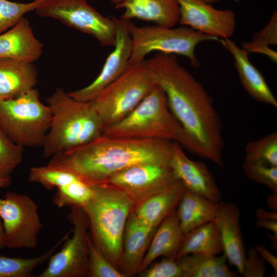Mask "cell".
<instances>
[{"label": "cell", "instance_id": "f6af8a7d", "mask_svg": "<svg viewBox=\"0 0 277 277\" xmlns=\"http://www.w3.org/2000/svg\"><path fill=\"white\" fill-rule=\"evenodd\" d=\"M202 1H203V2L205 3L212 4V3H217L221 0H202Z\"/></svg>", "mask_w": 277, "mask_h": 277}, {"label": "cell", "instance_id": "8992f818", "mask_svg": "<svg viewBox=\"0 0 277 277\" xmlns=\"http://www.w3.org/2000/svg\"><path fill=\"white\" fill-rule=\"evenodd\" d=\"M126 24L131 38L129 66L145 60L149 53L156 51L186 56L192 67L198 68L201 63L195 53L197 45L203 42L219 41L185 26L177 28L156 25L138 26L128 19Z\"/></svg>", "mask_w": 277, "mask_h": 277}, {"label": "cell", "instance_id": "2e32d148", "mask_svg": "<svg viewBox=\"0 0 277 277\" xmlns=\"http://www.w3.org/2000/svg\"><path fill=\"white\" fill-rule=\"evenodd\" d=\"M156 228L139 220L131 212L126 224L117 269L126 276L138 274L141 264Z\"/></svg>", "mask_w": 277, "mask_h": 277}, {"label": "cell", "instance_id": "44dd1931", "mask_svg": "<svg viewBox=\"0 0 277 277\" xmlns=\"http://www.w3.org/2000/svg\"><path fill=\"white\" fill-rule=\"evenodd\" d=\"M115 7L124 10L122 19L149 21L165 27H174L180 17L177 0H123Z\"/></svg>", "mask_w": 277, "mask_h": 277}, {"label": "cell", "instance_id": "9c48e42d", "mask_svg": "<svg viewBox=\"0 0 277 277\" xmlns=\"http://www.w3.org/2000/svg\"><path fill=\"white\" fill-rule=\"evenodd\" d=\"M38 15L58 20L95 38L102 46H114L116 26L112 17L103 16L87 0H45L35 10Z\"/></svg>", "mask_w": 277, "mask_h": 277}, {"label": "cell", "instance_id": "d4e9b609", "mask_svg": "<svg viewBox=\"0 0 277 277\" xmlns=\"http://www.w3.org/2000/svg\"><path fill=\"white\" fill-rule=\"evenodd\" d=\"M223 246L214 221L196 227L184 234L176 260L192 253L216 255Z\"/></svg>", "mask_w": 277, "mask_h": 277}, {"label": "cell", "instance_id": "e0dca14e", "mask_svg": "<svg viewBox=\"0 0 277 277\" xmlns=\"http://www.w3.org/2000/svg\"><path fill=\"white\" fill-rule=\"evenodd\" d=\"M240 210L233 203H218L214 222L222 240L223 252L227 260L235 266L240 274L246 258L240 225Z\"/></svg>", "mask_w": 277, "mask_h": 277}, {"label": "cell", "instance_id": "ba28073f", "mask_svg": "<svg viewBox=\"0 0 277 277\" xmlns=\"http://www.w3.org/2000/svg\"><path fill=\"white\" fill-rule=\"evenodd\" d=\"M156 85L146 60L129 66L123 75L90 102L103 130L130 113Z\"/></svg>", "mask_w": 277, "mask_h": 277}, {"label": "cell", "instance_id": "5b68a950", "mask_svg": "<svg viewBox=\"0 0 277 277\" xmlns=\"http://www.w3.org/2000/svg\"><path fill=\"white\" fill-rule=\"evenodd\" d=\"M92 186L93 194L82 208L94 244L117 268L126 224L135 202L125 192L108 184Z\"/></svg>", "mask_w": 277, "mask_h": 277}, {"label": "cell", "instance_id": "ac0fdd59", "mask_svg": "<svg viewBox=\"0 0 277 277\" xmlns=\"http://www.w3.org/2000/svg\"><path fill=\"white\" fill-rule=\"evenodd\" d=\"M219 41L232 55L240 82L247 93L254 100L276 108L275 97L263 74L250 62L249 53L230 38Z\"/></svg>", "mask_w": 277, "mask_h": 277}, {"label": "cell", "instance_id": "7c38bea8", "mask_svg": "<svg viewBox=\"0 0 277 277\" xmlns=\"http://www.w3.org/2000/svg\"><path fill=\"white\" fill-rule=\"evenodd\" d=\"M177 180L170 167L146 163L124 169L111 176L105 184L125 192L136 204Z\"/></svg>", "mask_w": 277, "mask_h": 277}, {"label": "cell", "instance_id": "1f68e13d", "mask_svg": "<svg viewBox=\"0 0 277 277\" xmlns=\"http://www.w3.org/2000/svg\"><path fill=\"white\" fill-rule=\"evenodd\" d=\"M45 1L26 3L0 0V34L16 24L26 13L36 10Z\"/></svg>", "mask_w": 277, "mask_h": 277}, {"label": "cell", "instance_id": "30bf717a", "mask_svg": "<svg viewBox=\"0 0 277 277\" xmlns=\"http://www.w3.org/2000/svg\"><path fill=\"white\" fill-rule=\"evenodd\" d=\"M5 247L34 249L43 227L37 204L29 196L8 191L0 198Z\"/></svg>", "mask_w": 277, "mask_h": 277}, {"label": "cell", "instance_id": "7402d4cb", "mask_svg": "<svg viewBox=\"0 0 277 277\" xmlns=\"http://www.w3.org/2000/svg\"><path fill=\"white\" fill-rule=\"evenodd\" d=\"M37 75L33 63L0 57V100L15 98L35 88Z\"/></svg>", "mask_w": 277, "mask_h": 277}, {"label": "cell", "instance_id": "8fae6325", "mask_svg": "<svg viewBox=\"0 0 277 277\" xmlns=\"http://www.w3.org/2000/svg\"><path fill=\"white\" fill-rule=\"evenodd\" d=\"M68 218L73 226L72 235L64 241L61 249L49 258L47 268L37 277L89 276L87 234L89 222L82 207H70Z\"/></svg>", "mask_w": 277, "mask_h": 277}, {"label": "cell", "instance_id": "74e56055", "mask_svg": "<svg viewBox=\"0 0 277 277\" xmlns=\"http://www.w3.org/2000/svg\"><path fill=\"white\" fill-rule=\"evenodd\" d=\"M259 255L266 261L272 267L274 271V276L277 275V258L269 252L264 246L257 245L254 247Z\"/></svg>", "mask_w": 277, "mask_h": 277}, {"label": "cell", "instance_id": "5bb4252c", "mask_svg": "<svg viewBox=\"0 0 277 277\" xmlns=\"http://www.w3.org/2000/svg\"><path fill=\"white\" fill-rule=\"evenodd\" d=\"M116 26V42L114 49L107 57L96 78L88 86L67 92L74 99L89 102L106 87L123 75L128 69L131 53V38L126 19L112 16Z\"/></svg>", "mask_w": 277, "mask_h": 277}, {"label": "cell", "instance_id": "cb8c5ba5", "mask_svg": "<svg viewBox=\"0 0 277 277\" xmlns=\"http://www.w3.org/2000/svg\"><path fill=\"white\" fill-rule=\"evenodd\" d=\"M218 203L186 190L175 209L184 234L196 227L214 221Z\"/></svg>", "mask_w": 277, "mask_h": 277}, {"label": "cell", "instance_id": "f546056e", "mask_svg": "<svg viewBox=\"0 0 277 277\" xmlns=\"http://www.w3.org/2000/svg\"><path fill=\"white\" fill-rule=\"evenodd\" d=\"M244 162H260L277 166V133H270L248 142L245 148Z\"/></svg>", "mask_w": 277, "mask_h": 277}, {"label": "cell", "instance_id": "8d00e7d4", "mask_svg": "<svg viewBox=\"0 0 277 277\" xmlns=\"http://www.w3.org/2000/svg\"><path fill=\"white\" fill-rule=\"evenodd\" d=\"M266 271L265 261L255 248H250L244 262L241 274L244 277H263Z\"/></svg>", "mask_w": 277, "mask_h": 277}, {"label": "cell", "instance_id": "e575fe53", "mask_svg": "<svg viewBox=\"0 0 277 277\" xmlns=\"http://www.w3.org/2000/svg\"><path fill=\"white\" fill-rule=\"evenodd\" d=\"M243 170L252 181L263 184L273 193H277V166L255 162H244Z\"/></svg>", "mask_w": 277, "mask_h": 277}, {"label": "cell", "instance_id": "4fadbf2b", "mask_svg": "<svg viewBox=\"0 0 277 277\" xmlns=\"http://www.w3.org/2000/svg\"><path fill=\"white\" fill-rule=\"evenodd\" d=\"M180 8L178 23L218 39L231 37L236 28L233 10H220L202 0H177Z\"/></svg>", "mask_w": 277, "mask_h": 277}, {"label": "cell", "instance_id": "7a4b0ae2", "mask_svg": "<svg viewBox=\"0 0 277 277\" xmlns=\"http://www.w3.org/2000/svg\"><path fill=\"white\" fill-rule=\"evenodd\" d=\"M172 153V142L102 135L82 146L53 155L47 165L69 171L93 185L105 184L114 174L136 165L170 167Z\"/></svg>", "mask_w": 277, "mask_h": 277}, {"label": "cell", "instance_id": "ee69618b", "mask_svg": "<svg viewBox=\"0 0 277 277\" xmlns=\"http://www.w3.org/2000/svg\"><path fill=\"white\" fill-rule=\"evenodd\" d=\"M110 2L114 4L115 6L120 4L123 0H110Z\"/></svg>", "mask_w": 277, "mask_h": 277}, {"label": "cell", "instance_id": "ffe728a7", "mask_svg": "<svg viewBox=\"0 0 277 277\" xmlns=\"http://www.w3.org/2000/svg\"><path fill=\"white\" fill-rule=\"evenodd\" d=\"M43 48V44L35 37L24 17L10 29L0 34V57L33 63L41 56Z\"/></svg>", "mask_w": 277, "mask_h": 277}, {"label": "cell", "instance_id": "836d02e7", "mask_svg": "<svg viewBox=\"0 0 277 277\" xmlns=\"http://www.w3.org/2000/svg\"><path fill=\"white\" fill-rule=\"evenodd\" d=\"M89 275L90 277H126L105 256L88 233Z\"/></svg>", "mask_w": 277, "mask_h": 277}, {"label": "cell", "instance_id": "484cf974", "mask_svg": "<svg viewBox=\"0 0 277 277\" xmlns=\"http://www.w3.org/2000/svg\"><path fill=\"white\" fill-rule=\"evenodd\" d=\"M227 259L222 255L199 253L186 255L176 260L182 271V277H237L228 268Z\"/></svg>", "mask_w": 277, "mask_h": 277}, {"label": "cell", "instance_id": "f1b7e54d", "mask_svg": "<svg viewBox=\"0 0 277 277\" xmlns=\"http://www.w3.org/2000/svg\"><path fill=\"white\" fill-rule=\"evenodd\" d=\"M93 194V186L77 178L69 184L57 188L52 201L54 205L59 208L83 207Z\"/></svg>", "mask_w": 277, "mask_h": 277}, {"label": "cell", "instance_id": "83f0119b", "mask_svg": "<svg viewBox=\"0 0 277 277\" xmlns=\"http://www.w3.org/2000/svg\"><path fill=\"white\" fill-rule=\"evenodd\" d=\"M277 44V13L272 14L267 24L252 36V41L243 42L241 48L249 53H256L267 56L273 63L277 62V52L269 46Z\"/></svg>", "mask_w": 277, "mask_h": 277}, {"label": "cell", "instance_id": "6da1fadb", "mask_svg": "<svg viewBox=\"0 0 277 277\" xmlns=\"http://www.w3.org/2000/svg\"><path fill=\"white\" fill-rule=\"evenodd\" d=\"M146 62L172 113L198 145L202 158L223 167L222 124L211 96L175 54L156 52Z\"/></svg>", "mask_w": 277, "mask_h": 277}, {"label": "cell", "instance_id": "d6986e66", "mask_svg": "<svg viewBox=\"0 0 277 277\" xmlns=\"http://www.w3.org/2000/svg\"><path fill=\"white\" fill-rule=\"evenodd\" d=\"M186 189L179 180L137 203L132 212L141 222L154 228L175 210Z\"/></svg>", "mask_w": 277, "mask_h": 277}, {"label": "cell", "instance_id": "d6a6232c", "mask_svg": "<svg viewBox=\"0 0 277 277\" xmlns=\"http://www.w3.org/2000/svg\"><path fill=\"white\" fill-rule=\"evenodd\" d=\"M24 148L14 143L0 125V175L10 176L23 160Z\"/></svg>", "mask_w": 277, "mask_h": 277}, {"label": "cell", "instance_id": "f35d334b", "mask_svg": "<svg viewBox=\"0 0 277 277\" xmlns=\"http://www.w3.org/2000/svg\"><path fill=\"white\" fill-rule=\"evenodd\" d=\"M255 225L258 227L270 230L273 234L272 235L277 238V221L258 219Z\"/></svg>", "mask_w": 277, "mask_h": 277}, {"label": "cell", "instance_id": "277c9868", "mask_svg": "<svg viewBox=\"0 0 277 277\" xmlns=\"http://www.w3.org/2000/svg\"><path fill=\"white\" fill-rule=\"evenodd\" d=\"M46 101L52 118L42 146L44 157L73 150L102 135V123L90 102L76 100L61 88Z\"/></svg>", "mask_w": 277, "mask_h": 277}, {"label": "cell", "instance_id": "3957f363", "mask_svg": "<svg viewBox=\"0 0 277 277\" xmlns=\"http://www.w3.org/2000/svg\"><path fill=\"white\" fill-rule=\"evenodd\" d=\"M102 135L176 142L202 157L199 146L172 113L165 94L158 85L127 116L105 128Z\"/></svg>", "mask_w": 277, "mask_h": 277}, {"label": "cell", "instance_id": "b9f144b4", "mask_svg": "<svg viewBox=\"0 0 277 277\" xmlns=\"http://www.w3.org/2000/svg\"><path fill=\"white\" fill-rule=\"evenodd\" d=\"M5 247V233L1 218L0 217V250Z\"/></svg>", "mask_w": 277, "mask_h": 277}, {"label": "cell", "instance_id": "60d3db41", "mask_svg": "<svg viewBox=\"0 0 277 277\" xmlns=\"http://www.w3.org/2000/svg\"><path fill=\"white\" fill-rule=\"evenodd\" d=\"M12 183L11 176H3L0 175V189L9 186Z\"/></svg>", "mask_w": 277, "mask_h": 277}, {"label": "cell", "instance_id": "9a60e30c", "mask_svg": "<svg viewBox=\"0 0 277 277\" xmlns=\"http://www.w3.org/2000/svg\"><path fill=\"white\" fill-rule=\"evenodd\" d=\"M170 167L186 190L216 203L222 201L221 192L206 165L189 159L182 146L176 142H173Z\"/></svg>", "mask_w": 277, "mask_h": 277}, {"label": "cell", "instance_id": "52a82bcc", "mask_svg": "<svg viewBox=\"0 0 277 277\" xmlns=\"http://www.w3.org/2000/svg\"><path fill=\"white\" fill-rule=\"evenodd\" d=\"M52 112L33 88L15 98L0 100V125L23 148L42 147L49 129Z\"/></svg>", "mask_w": 277, "mask_h": 277}, {"label": "cell", "instance_id": "4dcf8cb0", "mask_svg": "<svg viewBox=\"0 0 277 277\" xmlns=\"http://www.w3.org/2000/svg\"><path fill=\"white\" fill-rule=\"evenodd\" d=\"M78 177L66 170L46 166L31 167L28 181L39 184L47 189L51 190L69 184Z\"/></svg>", "mask_w": 277, "mask_h": 277}, {"label": "cell", "instance_id": "7bdbcfd3", "mask_svg": "<svg viewBox=\"0 0 277 277\" xmlns=\"http://www.w3.org/2000/svg\"><path fill=\"white\" fill-rule=\"evenodd\" d=\"M276 194L273 193L267 197V203L271 208L276 209Z\"/></svg>", "mask_w": 277, "mask_h": 277}, {"label": "cell", "instance_id": "d590c367", "mask_svg": "<svg viewBox=\"0 0 277 277\" xmlns=\"http://www.w3.org/2000/svg\"><path fill=\"white\" fill-rule=\"evenodd\" d=\"M138 275L141 277H182V271L176 260L164 258L151 263Z\"/></svg>", "mask_w": 277, "mask_h": 277}, {"label": "cell", "instance_id": "4316f807", "mask_svg": "<svg viewBox=\"0 0 277 277\" xmlns=\"http://www.w3.org/2000/svg\"><path fill=\"white\" fill-rule=\"evenodd\" d=\"M71 232H68L48 251L35 257L12 258L0 254V277H32L33 270L49 259Z\"/></svg>", "mask_w": 277, "mask_h": 277}, {"label": "cell", "instance_id": "ab89813d", "mask_svg": "<svg viewBox=\"0 0 277 277\" xmlns=\"http://www.w3.org/2000/svg\"><path fill=\"white\" fill-rule=\"evenodd\" d=\"M258 219L277 221V213L276 212H269L264 209H258L256 212Z\"/></svg>", "mask_w": 277, "mask_h": 277}, {"label": "cell", "instance_id": "603a6c76", "mask_svg": "<svg viewBox=\"0 0 277 277\" xmlns=\"http://www.w3.org/2000/svg\"><path fill=\"white\" fill-rule=\"evenodd\" d=\"M184 236L175 210L156 228L143 260L140 272L159 257L176 260Z\"/></svg>", "mask_w": 277, "mask_h": 277}]
</instances>
